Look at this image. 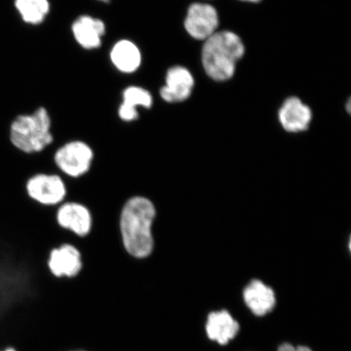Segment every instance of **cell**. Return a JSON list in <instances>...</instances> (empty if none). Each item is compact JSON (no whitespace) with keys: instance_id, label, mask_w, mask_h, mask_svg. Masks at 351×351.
Listing matches in <instances>:
<instances>
[{"instance_id":"obj_1","label":"cell","mask_w":351,"mask_h":351,"mask_svg":"<svg viewBox=\"0 0 351 351\" xmlns=\"http://www.w3.org/2000/svg\"><path fill=\"white\" fill-rule=\"evenodd\" d=\"M156 217L155 205L142 196L130 197L123 206L119 231L123 247L134 258H146L154 250L152 227Z\"/></svg>"},{"instance_id":"obj_2","label":"cell","mask_w":351,"mask_h":351,"mask_svg":"<svg viewBox=\"0 0 351 351\" xmlns=\"http://www.w3.org/2000/svg\"><path fill=\"white\" fill-rule=\"evenodd\" d=\"M241 38L230 32H216L205 40L202 60L208 75L215 81L229 80L234 76L236 64L243 56Z\"/></svg>"},{"instance_id":"obj_3","label":"cell","mask_w":351,"mask_h":351,"mask_svg":"<svg viewBox=\"0 0 351 351\" xmlns=\"http://www.w3.org/2000/svg\"><path fill=\"white\" fill-rule=\"evenodd\" d=\"M10 141L16 150L26 155L45 151L55 142L52 121L45 108H38L32 114L20 115L12 122Z\"/></svg>"},{"instance_id":"obj_4","label":"cell","mask_w":351,"mask_h":351,"mask_svg":"<svg viewBox=\"0 0 351 351\" xmlns=\"http://www.w3.org/2000/svg\"><path fill=\"white\" fill-rule=\"evenodd\" d=\"M94 156L89 144L82 140H72L56 149L53 161L60 176L78 178L89 172Z\"/></svg>"},{"instance_id":"obj_5","label":"cell","mask_w":351,"mask_h":351,"mask_svg":"<svg viewBox=\"0 0 351 351\" xmlns=\"http://www.w3.org/2000/svg\"><path fill=\"white\" fill-rule=\"evenodd\" d=\"M25 191L30 199L45 207H56L63 204L67 190L58 174L38 173L25 183Z\"/></svg>"},{"instance_id":"obj_6","label":"cell","mask_w":351,"mask_h":351,"mask_svg":"<svg viewBox=\"0 0 351 351\" xmlns=\"http://www.w3.org/2000/svg\"><path fill=\"white\" fill-rule=\"evenodd\" d=\"M47 265L50 274L56 279L76 278L82 270L81 252L72 244L60 245L51 250Z\"/></svg>"},{"instance_id":"obj_7","label":"cell","mask_w":351,"mask_h":351,"mask_svg":"<svg viewBox=\"0 0 351 351\" xmlns=\"http://www.w3.org/2000/svg\"><path fill=\"white\" fill-rule=\"evenodd\" d=\"M56 222L61 229L72 232L79 238H85L92 229L90 210L77 202H64L58 206Z\"/></svg>"},{"instance_id":"obj_8","label":"cell","mask_w":351,"mask_h":351,"mask_svg":"<svg viewBox=\"0 0 351 351\" xmlns=\"http://www.w3.org/2000/svg\"><path fill=\"white\" fill-rule=\"evenodd\" d=\"M219 25L217 12L207 3H193L189 8L185 28L192 38L207 40L217 32Z\"/></svg>"},{"instance_id":"obj_9","label":"cell","mask_w":351,"mask_h":351,"mask_svg":"<svg viewBox=\"0 0 351 351\" xmlns=\"http://www.w3.org/2000/svg\"><path fill=\"white\" fill-rule=\"evenodd\" d=\"M195 79L182 66H174L167 72L165 86L161 88V98L167 103H182L190 97Z\"/></svg>"},{"instance_id":"obj_10","label":"cell","mask_w":351,"mask_h":351,"mask_svg":"<svg viewBox=\"0 0 351 351\" xmlns=\"http://www.w3.org/2000/svg\"><path fill=\"white\" fill-rule=\"evenodd\" d=\"M72 32L76 42L86 50L98 49L106 33V25L102 20L82 15L73 21Z\"/></svg>"},{"instance_id":"obj_11","label":"cell","mask_w":351,"mask_h":351,"mask_svg":"<svg viewBox=\"0 0 351 351\" xmlns=\"http://www.w3.org/2000/svg\"><path fill=\"white\" fill-rule=\"evenodd\" d=\"M313 119L309 107L302 103L296 97H291L285 101L279 111V120L285 130L291 133H298L308 129Z\"/></svg>"},{"instance_id":"obj_12","label":"cell","mask_w":351,"mask_h":351,"mask_svg":"<svg viewBox=\"0 0 351 351\" xmlns=\"http://www.w3.org/2000/svg\"><path fill=\"white\" fill-rule=\"evenodd\" d=\"M245 304L257 317L271 313L276 305V296L273 289L260 280H253L243 291Z\"/></svg>"},{"instance_id":"obj_13","label":"cell","mask_w":351,"mask_h":351,"mask_svg":"<svg viewBox=\"0 0 351 351\" xmlns=\"http://www.w3.org/2000/svg\"><path fill=\"white\" fill-rule=\"evenodd\" d=\"M123 102L118 109V116L122 121L130 123L138 120V108L150 109L153 104L152 95L143 87L130 86L122 95Z\"/></svg>"},{"instance_id":"obj_14","label":"cell","mask_w":351,"mask_h":351,"mask_svg":"<svg viewBox=\"0 0 351 351\" xmlns=\"http://www.w3.org/2000/svg\"><path fill=\"white\" fill-rule=\"evenodd\" d=\"M239 324L226 310L210 313L206 324V332L210 340L226 345L239 331Z\"/></svg>"},{"instance_id":"obj_15","label":"cell","mask_w":351,"mask_h":351,"mask_svg":"<svg viewBox=\"0 0 351 351\" xmlns=\"http://www.w3.org/2000/svg\"><path fill=\"white\" fill-rule=\"evenodd\" d=\"M110 59L114 67L123 73H133L142 64L141 51L128 39H121L114 44L110 52Z\"/></svg>"},{"instance_id":"obj_16","label":"cell","mask_w":351,"mask_h":351,"mask_svg":"<svg viewBox=\"0 0 351 351\" xmlns=\"http://www.w3.org/2000/svg\"><path fill=\"white\" fill-rule=\"evenodd\" d=\"M15 8L25 23L40 25L50 12L48 0H15Z\"/></svg>"},{"instance_id":"obj_17","label":"cell","mask_w":351,"mask_h":351,"mask_svg":"<svg viewBox=\"0 0 351 351\" xmlns=\"http://www.w3.org/2000/svg\"><path fill=\"white\" fill-rule=\"evenodd\" d=\"M278 351H313L304 346H295L289 343H284L280 346Z\"/></svg>"},{"instance_id":"obj_18","label":"cell","mask_w":351,"mask_h":351,"mask_svg":"<svg viewBox=\"0 0 351 351\" xmlns=\"http://www.w3.org/2000/svg\"><path fill=\"white\" fill-rule=\"evenodd\" d=\"M1 351H19L14 346H8L5 348L3 349Z\"/></svg>"},{"instance_id":"obj_19","label":"cell","mask_w":351,"mask_h":351,"mask_svg":"<svg viewBox=\"0 0 351 351\" xmlns=\"http://www.w3.org/2000/svg\"><path fill=\"white\" fill-rule=\"evenodd\" d=\"M241 1L258 3V2H260L261 0H241Z\"/></svg>"},{"instance_id":"obj_20","label":"cell","mask_w":351,"mask_h":351,"mask_svg":"<svg viewBox=\"0 0 351 351\" xmlns=\"http://www.w3.org/2000/svg\"><path fill=\"white\" fill-rule=\"evenodd\" d=\"M99 1L105 3H110V1H111V0H99Z\"/></svg>"},{"instance_id":"obj_21","label":"cell","mask_w":351,"mask_h":351,"mask_svg":"<svg viewBox=\"0 0 351 351\" xmlns=\"http://www.w3.org/2000/svg\"><path fill=\"white\" fill-rule=\"evenodd\" d=\"M348 111L350 112V102L349 101L348 104Z\"/></svg>"},{"instance_id":"obj_22","label":"cell","mask_w":351,"mask_h":351,"mask_svg":"<svg viewBox=\"0 0 351 351\" xmlns=\"http://www.w3.org/2000/svg\"><path fill=\"white\" fill-rule=\"evenodd\" d=\"M69 351H87V350H82V349H77V350H69Z\"/></svg>"}]
</instances>
